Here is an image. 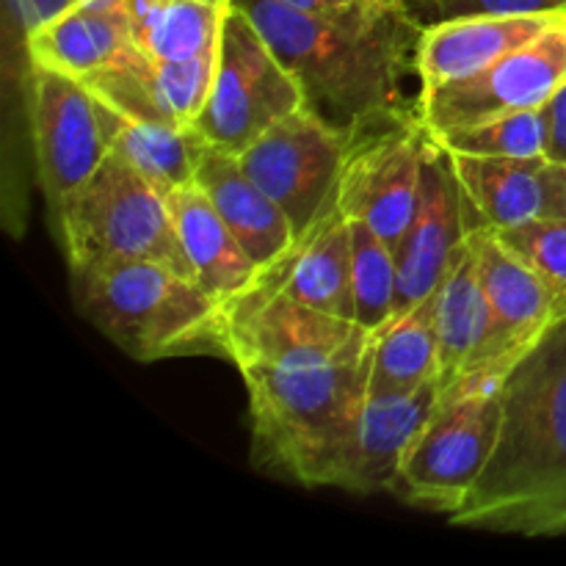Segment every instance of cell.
<instances>
[{
	"label": "cell",
	"instance_id": "obj_30",
	"mask_svg": "<svg viewBox=\"0 0 566 566\" xmlns=\"http://www.w3.org/2000/svg\"><path fill=\"white\" fill-rule=\"evenodd\" d=\"M75 0H3V44H25L28 39L72 9Z\"/></svg>",
	"mask_w": 566,
	"mask_h": 566
},
{
	"label": "cell",
	"instance_id": "obj_28",
	"mask_svg": "<svg viewBox=\"0 0 566 566\" xmlns=\"http://www.w3.org/2000/svg\"><path fill=\"white\" fill-rule=\"evenodd\" d=\"M495 235L551 287L566 315V216H539Z\"/></svg>",
	"mask_w": 566,
	"mask_h": 566
},
{
	"label": "cell",
	"instance_id": "obj_5",
	"mask_svg": "<svg viewBox=\"0 0 566 566\" xmlns=\"http://www.w3.org/2000/svg\"><path fill=\"white\" fill-rule=\"evenodd\" d=\"M53 224L70 269L99 260H155L197 280L166 197L119 153H111L66 199Z\"/></svg>",
	"mask_w": 566,
	"mask_h": 566
},
{
	"label": "cell",
	"instance_id": "obj_11",
	"mask_svg": "<svg viewBox=\"0 0 566 566\" xmlns=\"http://www.w3.org/2000/svg\"><path fill=\"white\" fill-rule=\"evenodd\" d=\"M431 133L418 114L368 127L348 142L337 182V205L348 219L365 221L392 247L407 235L420 202Z\"/></svg>",
	"mask_w": 566,
	"mask_h": 566
},
{
	"label": "cell",
	"instance_id": "obj_8",
	"mask_svg": "<svg viewBox=\"0 0 566 566\" xmlns=\"http://www.w3.org/2000/svg\"><path fill=\"white\" fill-rule=\"evenodd\" d=\"M376 332L252 285L221 304V357L238 370L313 368L370 352Z\"/></svg>",
	"mask_w": 566,
	"mask_h": 566
},
{
	"label": "cell",
	"instance_id": "obj_4",
	"mask_svg": "<svg viewBox=\"0 0 566 566\" xmlns=\"http://www.w3.org/2000/svg\"><path fill=\"white\" fill-rule=\"evenodd\" d=\"M75 304L138 363L221 354V302L193 276L155 260L72 265Z\"/></svg>",
	"mask_w": 566,
	"mask_h": 566
},
{
	"label": "cell",
	"instance_id": "obj_13",
	"mask_svg": "<svg viewBox=\"0 0 566 566\" xmlns=\"http://www.w3.org/2000/svg\"><path fill=\"white\" fill-rule=\"evenodd\" d=\"M473 235L479 247L486 324L468 370H509L514 359L528 352L553 321L562 318V307L551 287L495 232L479 227Z\"/></svg>",
	"mask_w": 566,
	"mask_h": 566
},
{
	"label": "cell",
	"instance_id": "obj_10",
	"mask_svg": "<svg viewBox=\"0 0 566 566\" xmlns=\"http://www.w3.org/2000/svg\"><path fill=\"white\" fill-rule=\"evenodd\" d=\"M566 83V17L539 39L492 61L484 70L420 88L415 99L426 130L442 142L464 127L514 111L545 108Z\"/></svg>",
	"mask_w": 566,
	"mask_h": 566
},
{
	"label": "cell",
	"instance_id": "obj_21",
	"mask_svg": "<svg viewBox=\"0 0 566 566\" xmlns=\"http://www.w3.org/2000/svg\"><path fill=\"white\" fill-rule=\"evenodd\" d=\"M130 25L122 3H81L66 9L28 39L33 64L86 77L133 50Z\"/></svg>",
	"mask_w": 566,
	"mask_h": 566
},
{
	"label": "cell",
	"instance_id": "obj_26",
	"mask_svg": "<svg viewBox=\"0 0 566 566\" xmlns=\"http://www.w3.org/2000/svg\"><path fill=\"white\" fill-rule=\"evenodd\" d=\"M232 0H171L155 22L144 53L160 61H188L221 44Z\"/></svg>",
	"mask_w": 566,
	"mask_h": 566
},
{
	"label": "cell",
	"instance_id": "obj_29",
	"mask_svg": "<svg viewBox=\"0 0 566 566\" xmlns=\"http://www.w3.org/2000/svg\"><path fill=\"white\" fill-rule=\"evenodd\" d=\"M407 6L423 25L481 14H566V0H407Z\"/></svg>",
	"mask_w": 566,
	"mask_h": 566
},
{
	"label": "cell",
	"instance_id": "obj_16",
	"mask_svg": "<svg viewBox=\"0 0 566 566\" xmlns=\"http://www.w3.org/2000/svg\"><path fill=\"white\" fill-rule=\"evenodd\" d=\"M254 285L354 321L352 219L337 205V193L280 258L260 269Z\"/></svg>",
	"mask_w": 566,
	"mask_h": 566
},
{
	"label": "cell",
	"instance_id": "obj_24",
	"mask_svg": "<svg viewBox=\"0 0 566 566\" xmlns=\"http://www.w3.org/2000/svg\"><path fill=\"white\" fill-rule=\"evenodd\" d=\"M208 142L197 127L153 125V122H122L114 153H119L133 169L147 177L164 197L188 186L197 177Z\"/></svg>",
	"mask_w": 566,
	"mask_h": 566
},
{
	"label": "cell",
	"instance_id": "obj_18",
	"mask_svg": "<svg viewBox=\"0 0 566 566\" xmlns=\"http://www.w3.org/2000/svg\"><path fill=\"white\" fill-rule=\"evenodd\" d=\"M451 160L468 199L473 227L501 232L528 219L551 216V186H547L551 160L545 155L503 158V155L451 153Z\"/></svg>",
	"mask_w": 566,
	"mask_h": 566
},
{
	"label": "cell",
	"instance_id": "obj_15",
	"mask_svg": "<svg viewBox=\"0 0 566 566\" xmlns=\"http://www.w3.org/2000/svg\"><path fill=\"white\" fill-rule=\"evenodd\" d=\"M440 392V379H434L407 396L365 398V407L329 486L357 495L396 490L403 462L423 426L429 423Z\"/></svg>",
	"mask_w": 566,
	"mask_h": 566
},
{
	"label": "cell",
	"instance_id": "obj_14",
	"mask_svg": "<svg viewBox=\"0 0 566 566\" xmlns=\"http://www.w3.org/2000/svg\"><path fill=\"white\" fill-rule=\"evenodd\" d=\"M470 230H479V227H473V219H470L468 199L453 171L451 153L431 136L423 160L418 210L396 249V315L407 313L437 291Z\"/></svg>",
	"mask_w": 566,
	"mask_h": 566
},
{
	"label": "cell",
	"instance_id": "obj_2",
	"mask_svg": "<svg viewBox=\"0 0 566 566\" xmlns=\"http://www.w3.org/2000/svg\"><path fill=\"white\" fill-rule=\"evenodd\" d=\"M448 520L497 534H566V315L503 376L495 451Z\"/></svg>",
	"mask_w": 566,
	"mask_h": 566
},
{
	"label": "cell",
	"instance_id": "obj_33",
	"mask_svg": "<svg viewBox=\"0 0 566 566\" xmlns=\"http://www.w3.org/2000/svg\"><path fill=\"white\" fill-rule=\"evenodd\" d=\"M547 116V160L566 164V83L556 92V97L545 105Z\"/></svg>",
	"mask_w": 566,
	"mask_h": 566
},
{
	"label": "cell",
	"instance_id": "obj_22",
	"mask_svg": "<svg viewBox=\"0 0 566 566\" xmlns=\"http://www.w3.org/2000/svg\"><path fill=\"white\" fill-rule=\"evenodd\" d=\"M486 324L484 291H481L479 247L473 230L459 247L437 285V352H440V387L453 385L468 374Z\"/></svg>",
	"mask_w": 566,
	"mask_h": 566
},
{
	"label": "cell",
	"instance_id": "obj_34",
	"mask_svg": "<svg viewBox=\"0 0 566 566\" xmlns=\"http://www.w3.org/2000/svg\"><path fill=\"white\" fill-rule=\"evenodd\" d=\"M547 186H551V216H566V164L551 160Z\"/></svg>",
	"mask_w": 566,
	"mask_h": 566
},
{
	"label": "cell",
	"instance_id": "obj_12",
	"mask_svg": "<svg viewBox=\"0 0 566 566\" xmlns=\"http://www.w3.org/2000/svg\"><path fill=\"white\" fill-rule=\"evenodd\" d=\"M348 142L310 108L293 111L238 155L247 175L287 216L293 235H302L335 199Z\"/></svg>",
	"mask_w": 566,
	"mask_h": 566
},
{
	"label": "cell",
	"instance_id": "obj_32",
	"mask_svg": "<svg viewBox=\"0 0 566 566\" xmlns=\"http://www.w3.org/2000/svg\"><path fill=\"white\" fill-rule=\"evenodd\" d=\"M171 0H122V9H125L127 25H130L133 44L144 53L147 48V39L153 33L155 22L160 20V14L166 11Z\"/></svg>",
	"mask_w": 566,
	"mask_h": 566
},
{
	"label": "cell",
	"instance_id": "obj_25",
	"mask_svg": "<svg viewBox=\"0 0 566 566\" xmlns=\"http://www.w3.org/2000/svg\"><path fill=\"white\" fill-rule=\"evenodd\" d=\"M352 293L354 321L363 329L379 332L390 324L398 302L396 252L365 221L352 219Z\"/></svg>",
	"mask_w": 566,
	"mask_h": 566
},
{
	"label": "cell",
	"instance_id": "obj_31",
	"mask_svg": "<svg viewBox=\"0 0 566 566\" xmlns=\"http://www.w3.org/2000/svg\"><path fill=\"white\" fill-rule=\"evenodd\" d=\"M282 3L293 6V9L304 11V14L315 17H363V14H381L387 9L403 6L407 0H282Z\"/></svg>",
	"mask_w": 566,
	"mask_h": 566
},
{
	"label": "cell",
	"instance_id": "obj_19",
	"mask_svg": "<svg viewBox=\"0 0 566 566\" xmlns=\"http://www.w3.org/2000/svg\"><path fill=\"white\" fill-rule=\"evenodd\" d=\"M193 180L260 269L280 258L296 238L280 205L247 175L238 155L208 144Z\"/></svg>",
	"mask_w": 566,
	"mask_h": 566
},
{
	"label": "cell",
	"instance_id": "obj_3",
	"mask_svg": "<svg viewBox=\"0 0 566 566\" xmlns=\"http://www.w3.org/2000/svg\"><path fill=\"white\" fill-rule=\"evenodd\" d=\"M374 346L313 368L238 370L249 392L252 462L302 486H329L368 398Z\"/></svg>",
	"mask_w": 566,
	"mask_h": 566
},
{
	"label": "cell",
	"instance_id": "obj_20",
	"mask_svg": "<svg viewBox=\"0 0 566 566\" xmlns=\"http://www.w3.org/2000/svg\"><path fill=\"white\" fill-rule=\"evenodd\" d=\"M166 202H169L182 252L197 274V282L210 296L224 304L254 285L260 265L249 258L243 243L227 227L197 180L171 191Z\"/></svg>",
	"mask_w": 566,
	"mask_h": 566
},
{
	"label": "cell",
	"instance_id": "obj_1",
	"mask_svg": "<svg viewBox=\"0 0 566 566\" xmlns=\"http://www.w3.org/2000/svg\"><path fill=\"white\" fill-rule=\"evenodd\" d=\"M298 81L304 108L354 138L418 114L407 77L418 75L423 22L407 3L381 14L315 17L282 0H232Z\"/></svg>",
	"mask_w": 566,
	"mask_h": 566
},
{
	"label": "cell",
	"instance_id": "obj_23",
	"mask_svg": "<svg viewBox=\"0 0 566 566\" xmlns=\"http://www.w3.org/2000/svg\"><path fill=\"white\" fill-rule=\"evenodd\" d=\"M434 379H440L437 291L376 332L368 396H407Z\"/></svg>",
	"mask_w": 566,
	"mask_h": 566
},
{
	"label": "cell",
	"instance_id": "obj_17",
	"mask_svg": "<svg viewBox=\"0 0 566 566\" xmlns=\"http://www.w3.org/2000/svg\"><path fill=\"white\" fill-rule=\"evenodd\" d=\"M566 14L462 17L423 25L418 42L420 88L484 70L492 61L539 39Z\"/></svg>",
	"mask_w": 566,
	"mask_h": 566
},
{
	"label": "cell",
	"instance_id": "obj_6",
	"mask_svg": "<svg viewBox=\"0 0 566 566\" xmlns=\"http://www.w3.org/2000/svg\"><path fill=\"white\" fill-rule=\"evenodd\" d=\"M503 368H475L442 387L415 440L392 495L429 512L453 514L484 473L503 415Z\"/></svg>",
	"mask_w": 566,
	"mask_h": 566
},
{
	"label": "cell",
	"instance_id": "obj_7",
	"mask_svg": "<svg viewBox=\"0 0 566 566\" xmlns=\"http://www.w3.org/2000/svg\"><path fill=\"white\" fill-rule=\"evenodd\" d=\"M298 108H304L298 81L247 11L232 6L216 55L213 86L193 127L210 147L241 155Z\"/></svg>",
	"mask_w": 566,
	"mask_h": 566
},
{
	"label": "cell",
	"instance_id": "obj_35",
	"mask_svg": "<svg viewBox=\"0 0 566 566\" xmlns=\"http://www.w3.org/2000/svg\"><path fill=\"white\" fill-rule=\"evenodd\" d=\"M81 3H103V6H111V3H122V0H75L72 6H81Z\"/></svg>",
	"mask_w": 566,
	"mask_h": 566
},
{
	"label": "cell",
	"instance_id": "obj_9",
	"mask_svg": "<svg viewBox=\"0 0 566 566\" xmlns=\"http://www.w3.org/2000/svg\"><path fill=\"white\" fill-rule=\"evenodd\" d=\"M122 122L125 116L97 97L81 77L33 64L28 130L39 186L53 219L114 153Z\"/></svg>",
	"mask_w": 566,
	"mask_h": 566
},
{
	"label": "cell",
	"instance_id": "obj_27",
	"mask_svg": "<svg viewBox=\"0 0 566 566\" xmlns=\"http://www.w3.org/2000/svg\"><path fill=\"white\" fill-rule=\"evenodd\" d=\"M442 147L468 155H503V158H542L547 149L545 108L514 111L484 125L464 127L442 138ZM547 158V155H545Z\"/></svg>",
	"mask_w": 566,
	"mask_h": 566
}]
</instances>
